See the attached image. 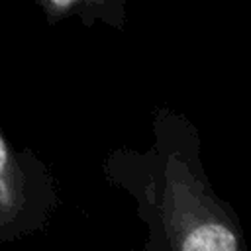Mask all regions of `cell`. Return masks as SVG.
<instances>
[{"instance_id": "obj_3", "label": "cell", "mask_w": 251, "mask_h": 251, "mask_svg": "<svg viewBox=\"0 0 251 251\" xmlns=\"http://www.w3.org/2000/svg\"><path fill=\"white\" fill-rule=\"evenodd\" d=\"M43 12L51 18H71L76 16L90 22H104L112 25H122L124 20V0H37Z\"/></svg>"}, {"instance_id": "obj_2", "label": "cell", "mask_w": 251, "mask_h": 251, "mask_svg": "<svg viewBox=\"0 0 251 251\" xmlns=\"http://www.w3.org/2000/svg\"><path fill=\"white\" fill-rule=\"evenodd\" d=\"M49 208L47 173L29 155H20L0 129V239L31 231Z\"/></svg>"}, {"instance_id": "obj_1", "label": "cell", "mask_w": 251, "mask_h": 251, "mask_svg": "<svg viewBox=\"0 0 251 251\" xmlns=\"http://www.w3.org/2000/svg\"><path fill=\"white\" fill-rule=\"evenodd\" d=\"M139 202L149 208L153 235L178 251H237V218L212 194L206 178L180 151L157 149L143 155Z\"/></svg>"}]
</instances>
